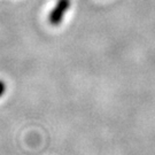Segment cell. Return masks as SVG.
Here are the masks:
<instances>
[{
    "instance_id": "1",
    "label": "cell",
    "mask_w": 155,
    "mask_h": 155,
    "mask_svg": "<svg viewBox=\"0 0 155 155\" xmlns=\"http://www.w3.org/2000/svg\"><path fill=\"white\" fill-rule=\"evenodd\" d=\"M70 7V0H58L56 6L50 14V23L52 25H59L62 22V18L64 16V13Z\"/></svg>"
},
{
    "instance_id": "2",
    "label": "cell",
    "mask_w": 155,
    "mask_h": 155,
    "mask_svg": "<svg viewBox=\"0 0 155 155\" xmlns=\"http://www.w3.org/2000/svg\"><path fill=\"white\" fill-rule=\"evenodd\" d=\"M5 91H6V85H5V83L0 81V97H1L2 94L5 93Z\"/></svg>"
}]
</instances>
